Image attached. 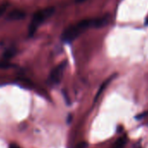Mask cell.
Listing matches in <instances>:
<instances>
[{"label": "cell", "instance_id": "6da1fadb", "mask_svg": "<svg viewBox=\"0 0 148 148\" xmlns=\"http://www.w3.org/2000/svg\"><path fill=\"white\" fill-rule=\"evenodd\" d=\"M92 26L94 27V19H84L75 25H70L64 31L62 40L65 43H71L76 39L83 32Z\"/></svg>", "mask_w": 148, "mask_h": 148}, {"label": "cell", "instance_id": "7a4b0ae2", "mask_svg": "<svg viewBox=\"0 0 148 148\" xmlns=\"http://www.w3.org/2000/svg\"><path fill=\"white\" fill-rule=\"evenodd\" d=\"M55 12V8L54 7H47L42 10H39L38 12H36L34 13V15L32 16V18L31 20V23L29 25V28H28V32H29V36L32 37L34 35V33L36 32V31L38 30V28L47 19L49 18Z\"/></svg>", "mask_w": 148, "mask_h": 148}, {"label": "cell", "instance_id": "3957f363", "mask_svg": "<svg viewBox=\"0 0 148 148\" xmlns=\"http://www.w3.org/2000/svg\"><path fill=\"white\" fill-rule=\"evenodd\" d=\"M65 67H66V62H62L51 71L48 79V83L51 86H56L60 83L63 78V74L65 70Z\"/></svg>", "mask_w": 148, "mask_h": 148}, {"label": "cell", "instance_id": "277c9868", "mask_svg": "<svg viewBox=\"0 0 148 148\" xmlns=\"http://www.w3.org/2000/svg\"><path fill=\"white\" fill-rule=\"evenodd\" d=\"M25 15L26 14L23 11L14 10L9 13V15L7 16V18L9 20H20V19H23L25 17Z\"/></svg>", "mask_w": 148, "mask_h": 148}, {"label": "cell", "instance_id": "5b68a950", "mask_svg": "<svg viewBox=\"0 0 148 148\" xmlns=\"http://www.w3.org/2000/svg\"><path fill=\"white\" fill-rule=\"evenodd\" d=\"M109 21V17L108 16H105L102 18H99L94 19V27L96 28H100L103 27L105 25H106L108 24Z\"/></svg>", "mask_w": 148, "mask_h": 148}, {"label": "cell", "instance_id": "8992f818", "mask_svg": "<svg viewBox=\"0 0 148 148\" xmlns=\"http://www.w3.org/2000/svg\"><path fill=\"white\" fill-rule=\"evenodd\" d=\"M125 143H126V137L125 136H122V137L119 138L116 140V142L114 143L112 148H124Z\"/></svg>", "mask_w": 148, "mask_h": 148}, {"label": "cell", "instance_id": "52a82bcc", "mask_svg": "<svg viewBox=\"0 0 148 148\" xmlns=\"http://www.w3.org/2000/svg\"><path fill=\"white\" fill-rule=\"evenodd\" d=\"M112 79H113V77H110V78H109V79H107L106 82H104V83H103V85H102V86H101V87L99 88V92H98V93H97V95H96V97H95V99H94V101H96V100L99 99V96L102 94V92H104V90L106 88L107 85H108V84H109V83L112 81Z\"/></svg>", "mask_w": 148, "mask_h": 148}, {"label": "cell", "instance_id": "ba28073f", "mask_svg": "<svg viewBox=\"0 0 148 148\" xmlns=\"http://www.w3.org/2000/svg\"><path fill=\"white\" fill-rule=\"evenodd\" d=\"M15 53H16V50L14 48H10L4 53V58L9 59V58H12L15 55Z\"/></svg>", "mask_w": 148, "mask_h": 148}, {"label": "cell", "instance_id": "9c48e42d", "mask_svg": "<svg viewBox=\"0 0 148 148\" xmlns=\"http://www.w3.org/2000/svg\"><path fill=\"white\" fill-rule=\"evenodd\" d=\"M7 7H8V5H6V4H2V5H0V16H2V15L5 12Z\"/></svg>", "mask_w": 148, "mask_h": 148}, {"label": "cell", "instance_id": "30bf717a", "mask_svg": "<svg viewBox=\"0 0 148 148\" xmlns=\"http://www.w3.org/2000/svg\"><path fill=\"white\" fill-rule=\"evenodd\" d=\"M11 66H12V64H9V63H6V62H5V63H0V68H2V69L9 68Z\"/></svg>", "mask_w": 148, "mask_h": 148}, {"label": "cell", "instance_id": "8fae6325", "mask_svg": "<svg viewBox=\"0 0 148 148\" xmlns=\"http://www.w3.org/2000/svg\"><path fill=\"white\" fill-rule=\"evenodd\" d=\"M86 143H81L80 145H79L77 146V148H86Z\"/></svg>", "mask_w": 148, "mask_h": 148}, {"label": "cell", "instance_id": "7c38bea8", "mask_svg": "<svg viewBox=\"0 0 148 148\" xmlns=\"http://www.w3.org/2000/svg\"><path fill=\"white\" fill-rule=\"evenodd\" d=\"M10 148H20L18 145H17L16 144H11L10 145Z\"/></svg>", "mask_w": 148, "mask_h": 148}, {"label": "cell", "instance_id": "4fadbf2b", "mask_svg": "<svg viewBox=\"0 0 148 148\" xmlns=\"http://www.w3.org/2000/svg\"><path fill=\"white\" fill-rule=\"evenodd\" d=\"M85 0H76V2L77 3H82V2H84Z\"/></svg>", "mask_w": 148, "mask_h": 148}, {"label": "cell", "instance_id": "5bb4252c", "mask_svg": "<svg viewBox=\"0 0 148 148\" xmlns=\"http://www.w3.org/2000/svg\"><path fill=\"white\" fill-rule=\"evenodd\" d=\"M138 148H141V147H140V146H138Z\"/></svg>", "mask_w": 148, "mask_h": 148}]
</instances>
